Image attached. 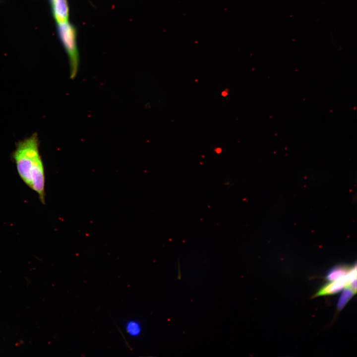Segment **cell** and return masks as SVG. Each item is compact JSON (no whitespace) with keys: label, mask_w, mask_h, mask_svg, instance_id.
<instances>
[{"label":"cell","mask_w":357,"mask_h":357,"mask_svg":"<svg viewBox=\"0 0 357 357\" xmlns=\"http://www.w3.org/2000/svg\"><path fill=\"white\" fill-rule=\"evenodd\" d=\"M11 156L20 178L37 193L41 202L44 204L45 177L37 133L17 142Z\"/></svg>","instance_id":"cell-1"},{"label":"cell","mask_w":357,"mask_h":357,"mask_svg":"<svg viewBox=\"0 0 357 357\" xmlns=\"http://www.w3.org/2000/svg\"><path fill=\"white\" fill-rule=\"evenodd\" d=\"M58 33L68 57L70 76L74 78L78 71L79 57L75 27L68 22L58 24Z\"/></svg>","instance_id":"cell-2"},{"label":"cell","mask_w":357,"mask_h":357,"mask_svg":"<svg viewBox=\"0 0 357 357\" xmlns=\"http://www.w3.org/2000/svg\"><path fill=\"white\" fill-rule=\"evenodd\" d=\"M357 278L356 264L344 276L328 283L322 286L313 296L314 298L335 294L345 288L349 282Z\"/></svg>","instance_id":"cell-3"},{"label":"cell","mask_w":357,"mask_h":357,"mask_svg":"<svg viewBox=\"0 0 357 357\" xmlns=\"http://www.w3.org/2000/svg\"><path fill=\"white\" fill-rule=\"evenodd\" d=\"M53 15L57 24L68 22L69 8L67 0H50Z\"/></svg>","instance_id":"cell-4"},{"label":"cell","mask_w":357,"mask_h":357,"mask_svg":"<svg viewBox=\"0 0 357 357\" xmlns=\"http://www.w3.org/2000/svg\"><path fill=\"white\" fill-rule=\"evenodd\" d=\"M346 265H338L333 267L327 273L326 279L328 281H333L345 275L352 268Z\"/></svg>","instance_id":"cell-5"},{"label":"cell","mask_w":357,"mask_h":357,"mask_svg":"<svg viewBox=\"0 0 357 357\" xmlns=\"http://www.w3.org/2000/svg\"><path fill=\"white\" fill-rule=\"evenodd\" d=\"M125 330L127 333L131 337L138 336L142 331L140 323L136 320H130L125 324Z\"/></svg>","instance_id":"cell-6"},{"label":"cell","mask_w":357,"mask_h":357,"mask_svg":"<svg viewBox=\"0 0 357 357\" xmlns=\"http://www.w3.org/2000/svg\"><path fill=\"white\" fill-rule=\"evenodd\" d=\"M356 294L351 289L346 287L342 292L337 303V309L342 310L352 297Z\"/></svg>","instance_id":"cell-7"}]
</instances>
